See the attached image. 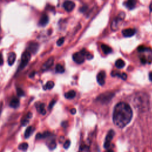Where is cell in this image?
Wrapping results in <instances>:
<instances>
[{
	"mask_svg": "<svg viewBox=\"0 0 152 152\" xmlns=\"http://www.w3.org/2000/svg\"><path fill=\"white\" fill-rule=\"evenodd\" d=\"M63 7L67 11L70 12L74 8L75 4L72 1H65L63 4Z\"/></svg>",
	"mask_w": 152,
	"mask_h": 152,
	"instance_id": "cell-10",
	"label": "cell"
},
{
	"mask_svg": "<svg viewBox=\"0 0 152 152\" xmlns=\"http://www.w3.org/2000/svg\"><path fill=\"white\" fill-rule=\"evenodd\" d=\"M51 135V134L49 132H45L43 134H37L36 135V139H44V138L48 137Z\"/></svg>",
	"mask_w": 152,
	"mask_h": 152,
	"instance_id": "cell-27",
	"label": "cell"
},
{
	"mask_svg": "<svg viewBox=\"0 0 152 152\" xmlns=\"http://www.w3.org/2000/svg\"><path fill=\"white\" fill-rule=\"evenodd\" d=\"M70 143H71V142H70V140H67V141L64 143V147L65 149H67L69 147H70Z\"/></svg>",
	"mask_w": 152,
	"mask_h": 152,
	"instance_id": "cell-30",
	"label": "cell"
},
{
	"mask_svg": "<svg viewBox=\"0 0 152 152\" xmlns=\"http://www.w3.org/2000/svg\"><path fill=\"white\" fill-rule=\"evenodd\" d=\"M76 92L74 90H70L68 92H67L66 93H65V98L68 99H73L75 96H76Z\"/></svg>",
	"mask_w": 152,
	"mask_h": 152,
	"instance_id": "cell-20",
	"label": "cell"
},
{
	"mask_svg": "<svg viewBox=\"0 0 152 152\" xmlns=\"http://www.w3.org/2000/svg\"><path fill=\"white\" fill-rule=\"evenodd\" d=\"M150 8L151 11H152V4L150 5Z\"/></svg>",
	"mask_w": 152,
	"mask_h": 152,
	"instance_id": "cell-37",
	"label": "cell"
},
{
	"mask_svg": "<svg viewBox=\"0 0 152 152\" xmlns=\"http://www.w3.org/2000/svg\"><path fill=\"white\" fill-rule=\"evenodd\" d=\"M38 44L35 42H32L29 44L28 47V51H29L31 53H36L38 49Z\"/></svg>",
	"mask_w": 152,
	"mask_h": 152,
	"instance_id": "cell-15",
	"label": "cell"
},
{
	"mask_svg": "<svg viewBox=\"0 0 152 152\" xmlns=\"http://www.w3.org/2000/svg\"><path fill=\"white\" fill-rule=\"evenodd\" d=\"M54 58L53 57H50L42 65V70L46 71L49 69L53 64Z\"/></svg>",
	"mask_w": 152,
	"mask_h": 152,
	"instance_id": "cell-8",
	"label": "cell"
},
{
	"mask_svg": "<svg viewBox=\"0 0 152 152\" xmlns=\"http://www.w3.org/2000/svg\"><path fill=\"white\" fill-rule=\"evenodd\" d=\"M64 42V37L60 38L57 42V44L58 46H61Z\"/></svg>",
	"mask_w": 152,
	"mask_h": 152,
	"instance_id": "cell-29",
	"label": "cell"
},
{
	"mask_svg": "<svg viewBox=\"0 0 152 152\" xmlns=\"http://www.w3.org/2000/svg\"><path fill=\"white\" fill-rule=\"evenodd\" d=\"M111 76L112 77H118L124 80H126L127 78V74L124 73H120L118 71H113L111 73Z\"/></svg>",
	"mask_w": 152,
	"mask_h": 152,
	"instance_id": "cell-12",
	"label": "cell"
},
{
	"mask_svg": "<svg viewBox=\"0 0 152 152\" xmlns=\"http://www.w3.org/2000/svg\"><path fill=\"white\" fill-rule=\"evenodd\" d=\"M28 147H29V145L27 143H23L19 145V149L21 150L26 151L27 149H28Z\"/></svg>",
	"mask_w": 152,
	"mask_h": 152,
	"instance_id": "cell-28",
	"label": "cell"
},
{
	"mask_svg": "<svg viewBox=\"0 0 152 152\" xmlns=\"http://www.w3.org/2000/svg\"><path fill=\"white\" fill-rule=\"evenodd\" d=\"M55 71L58 73H63L65 71V68L62 65L58 64L56 65V67H55Z\"/></svg>",
	"mask_w": 152,
	"mask_h": 152,
	"instance_id": "cell-25",
	"label": "cell"
},
{
	"mask_svg": "<svg viewBox=\"0 0 152 152\" xmlns=\"http://www.w3.org/2000/svg\"><path fill=\"white\" fill-rule=\"evenodd\" d=\"M114 94L110 92H106L101 94L97 98V101L101 102V103H108L114 97Z\"/></svg>",
	"mask_w": 152,
	"mask_h": 152,
	"instance_id": "cell-5",
	"label": "cell"
},
{
	"mask_svg": "<svg viewBox=\"0 0 152 152\" xmlns=\"http://www.w3.org/2000/svg\"><path fill=\"white\" fill-rule=\"evenodd\" d=\"M33 131H34V128L32 126H30L27 128L24 133V137L26 139H27V138L30 137L31 135L33 133Z\"/></svg>",
	"mask_w": 152,
	"mask_h": 152,
	"instance_id": "cell-19",
	"label": "cell"
},
{
	"mask_svg": "<svg viewBox=\"0 0 152 152\" xmlns=\"http://www.w3.org/2000/svg\"><path fill=\"white\" fill-rule=\"evenodd\" d=\"M78 152H90L89 147L87 145L83 144L80 146Z\"/></svg>",
	"mask_w": 152,
	"mask_h": 152,
	"instance_id": "cell-24",
	"label": "cell"
},
{
	"mask_svg": "<svg viewBox=\"0 0 152 152\" xmlns=\"http://www.w3.org/2000/svg\"><path fill=\"white\" fill-rule=\"evenodd\" d=\"M105 78H106V73L105 71H102L98 73V74L97 75V81L100 85L103 86L105 84Z\"/></svg>",
	"mask_w": 152,
	"mask_h": 152,
	"instance_id": "cell-7",
	"label": "cell"
},
{
	"mask_svg": "<svg viewBox=\"0 0 152 152\" xmlns=\"http://www.w3.org/2000/svg\"><path fill=\"white\" fill-rule=\"evenodd\" d=\"M101 49L105 54H109L110 53H111L112 51V49L110 48L109 46L105 45V44H102L101 45Z\"/></svg>",
	"mask_w": 152,
	"mask_h": 152,
	"instance_id": "cell-22",
	"label": "cell"
},
{
	"mask_svg": "<svg viewBox=\"0 0 152 152\" xmlns=\"http://www.w3.org/2000/svg\"><path fill=\"white\" fill-rule=\"evenodd\" d=\"M55 103H56V101H54V100L52 101L51 102V103H49V109H52V108H53V106H54V105L55 104Z\"/></svg>",
	"mask_w": 152,
	"mask_h": 152,
	"instance_id": "cell-32",
	"label": "cell"
},
{
	"mask_svg": "<svg viewBox=\"0 0 152 152\" xmlns=\"http://www.w3.org/2000/svg\"><path fill=\"white\" fill-rule=\"evenodd\" d=\"M149 79L151 81H152V72H150L149 73Z\"/></svg>",
	"mask_w": 152,
	"mask_h": 152,
	"instance_id": "cell-35",
	"label": "cell"
},
{
	"mask_svg": "<svg viewBox=\"0 0 152 152\" xmlns=\"http://www.w3.org/2000/svg\"><path fill=\"white\" fill-rule=\"evenodd\" d=\"M134 106L140 110H145L149 106V101L147 94L139 93L135 96L134 99Z\"/></svg>",
	"mask_w": 152,
	"mask_h": 152,
	"instance_id": "cell-2",
	"label": "cell"
},
{
	"mask_svg": "<svg viewBox=\"0 0 152 152\" xmlns=\"http://www.w3.org/2000/svg\"><path fill=\"white\" fill-rule=\"evenodd\" d=\"M36 109L37 111L42 115H45L46 110L45 109V105L44 103H39L36 105Z\"/></svg>",
	"mask_w": 152,
	"mask_h": 152,
	"instance_id": "cell-18",
	"label": "cell"
},
{
	"mask_svg": "<svg viewBox=\"0 0 152 152\" xmlns=\"http://www.w3.org/2000/svg\"><path fill=\"white\" fill-rule=\"evenodd\" d=\"M17 92L18 96H23L24 94V93L23 90H22L21 89H18Z\"/></svg>",
	"mask_w": 152,
	"mask_h": 152,
	"instance_id": "cell-31",
	"label": "cell"
},
{
	"mask_svg": "<svg viewBox=\"0 0 152 152\" xmlns=\"http://www.w3.org/2000/svg\"><path fill=\"white\" fill-rule=\"evenodd\" d=\"M32 114L31 112H29L28 114H27L22 120V126H26L27 124L29 123V119L32 118Z\"/></svg>",
	"mask_w": 152,
	"mask_h": 152,
	"instance_id": "cell-16",
	"label": "cell"
},
{
	"mask_svg": "<svg viewBox=\"0 0 152 152\" xmlns=\"http://www.w3.org/2000/svg\"><path fill=\"white\" fill-rule=\"evenodd\" d=\"M135 1H132V0H130L124 3L125 6L128 8L129 10H133V8H135Z\"/></svg>",
	"mask_w": 152,
	"mask_h": 152,
	"instance_id": "cell-21",
	"label": "cell"
},
{
	"mask_svg": "<svg viewBox=\"0 0 152 152\" xmlns=\"http://www.w3.org/2000/svg\"><path fill=\"white\" fill-rule=\"evenodd\" d=\"M3 63H4V60L3 58V55L1 52H0V65H2Z\"/></svg>",
	"mask_w": 152,
	"mask_h": 152,
	"instance_id": "cell-33",
	"label": "cell"
},
{
	"mask_svg": "<svg viewBox=\"0 0 152 152\" xmlns=\"http://www.w3.org/2000/svg\"><path fill=\"white\" fill-rule=\"evenodd\" d=\"M19 105H20V101L19 99L17 98H13L10 103V106L12 108H17L19 106Z\"/></svg>",
	"mask_w": 152,
	"mask_h": 152,
	"instance_id": "cell-17",
	"label": "cell"
},
{
	"mask_svg": "<svg viewBox=\"0 0 152 152\" xmlns=\"http://www.w3.org/2000/svg\"><path fill=\"white\" fill-rule=\"evenodd\" d=\"M31 58V53L29 51H25L22 56V59H21V63L20 65V68L23 69L24 68L27 64L29 63L30 60Z\"/></svg>",
	"mask_w": 152,
	"mask_h": 152,
	"instance_id": "cell-4",
	"label": "cell"
},
{
	"mask_svg": "<svg viewBox=\"0 0 152 152\" xmlns=\"http://www.w3.org/2000/svg\"><path fill=\"white\" fill-rule=\"evenodd\" d=\"M133 117V110L126 103H118L114 108L113 112V122L120 128L126 127L131 121Z\"/></svg>",
	"mask_w": 152,
	"mask_h": 152,
	"instance_id": "cell-1",
	"label": "cell"
},
{
	"mask_svg": "<svg viewBox=\"0 0 152 152\" xmlns=\"http://www.w3.org/2000/svg\"><path fill=\"white\" fill-rule=\"evenodd\" d=\"M48 22H49V18L48 16L46 15H44L42 17H41L39 22V24L41 26H45L48 23Z\"/></svg>",
	"mask_w": 152,
	"mask_h": 152,
	"instance_id": "cell-14",
	"label": "cell"
},
{
	"mask_svg": "<svg viewBox=\"0 0 152 152\" xmlns=\"http://www.w3.org/2000/svg\"><path fill=\"white\" fill-rule=\"evenodd\" d=\"M124 16H125V15H124V13L123 12L122 15H119L118 16V17L113 21V22L112 23V24H111V28H112L113 30H114V29H117V27H118L117 25L118 24L119 22L121 20H123V19L124 18Z\"/></svg>",
	"mask_w": 152,
	"mask_h": 152,
	"instance_id": "cell-11",
	"label": "cell"
},
{
	"mask_svg": "<svg viewBox=\"0 0 152 152\" xmlns=\"http://www.w3.org/2000/svg\"><path fill=\"white\" fill-rule=\"evenodd\" d=\"M54 87V83L52 81H49L47 83V84L45 85V86H44V89L45 90L48 89V90H51L52 89L53 87Z\"/></svg>",
	"mask_w": 152,
	"mask_h": 152,
	"instance_id": "cell-26",
	"label": "cell"
},
{
	"mask_svg": "<svg viewBox=\"0 0 152 152\" xmlns=\"http://www.w3.org/2000/svg\"><path fill=\"white\" fill-rule=\"evenodd\" d=\"M16 58V55L15 52H10L8 54V62L9 65H12L13 64L15 63Z\"/></svg>",
	"mask_w": 152,
	"mask_h": 152,
	"instance_id": "cell-13",
	"label": "cell"
},
{
	"mask_svg": "<svg viewBox=\"0 0 152 152\" xmlns=\"http://www.w3.org/2000/svg\"><path fill=\"white\" fill-rule=\"evenodd\" d=\"M122 33L123 36L126 37H132L133 36H134L135 35V30L134 29H131V28L126 29L122 31Z\"/></svg>",
	"mask_w": 152,
	"mask_h": 152,
	"instance_id": "cell-9",
	"label": "cell"
},
{
	"mask_svg": "<svg viewBox=\"0 0 152 152\" xmlns=\"http://www.w3.org/2000/svg\"><path fill=\"white\" fill-rule=\"evenodd\" d=\"M108 152H114V150L112 149H110V150H109L108 151Z\"/></svg>",
	"mask_w": 152,
	"mask_h": 152,
	"instance_id": "cell-36",
	"label": "cell"
},
{
	"mask_svg": "<svg viewBox=\"0 0 152 152\" xmlns=\"http://www.w3.org/2000/svg\"><path fill=\"white\" fill-rule=\"evenodd\" d=\"M125 65H126L125 62L121 59H118L115 62V66L118 68H124V66H125Z\"/></svg>",
	"mask_w": 152,
	"mask_h": 152,
	"instance_id": "cell-23",
	"label": "cell"
},
{
	"mask_svg": "<svg viewBox=\"0 0 152 152\" xmlns=\"http://www.w3.org/2000/svg\"><path fill=\"white\" fill-rule=\"evenodd\" d=\"M85 58L88 60L93 58V55L85 49H83L80 52H76L73 55V59L74 61L78 64L84 62Z\"/></svg>",
	"mask_w": 152,
	"mask_h": 152,
	"instance_id": "cell-3",
	"label": "cell"
},
{
	"mask_svg": "<svg viewBox=\"0 0 152 152\" xmlns=\"http://www.w3.org/2000/svg\"><path fill=\"white\" fill-rule=\"evenodd\" d=\"M114 135H115V131L113 130H110L108 133L104 143V147L105 149H108L110 146V142H111V140L113 139Z\"/></svg>",
	"mask_w": 152,
	"mask_h": 152,
	"instance_id": "cell-6",
	"label": "cell"
},
{
	"mask_svg": "<svg viewBox=\"0 0 152 152\" xmlns=\"http://www.w3.org/2000/svg\"><path fill=\"white\" fill-rule=\"evenodd\" d=\"M71 113L72 114L74 115V114L76 113V109H74V108L72 109L71 110Z\"/></svg>",
	"mask_w": 152,
	"mask_h": 152,
	"instance_id": "cell-34",
	"label": "cell"
}]
</instances>
